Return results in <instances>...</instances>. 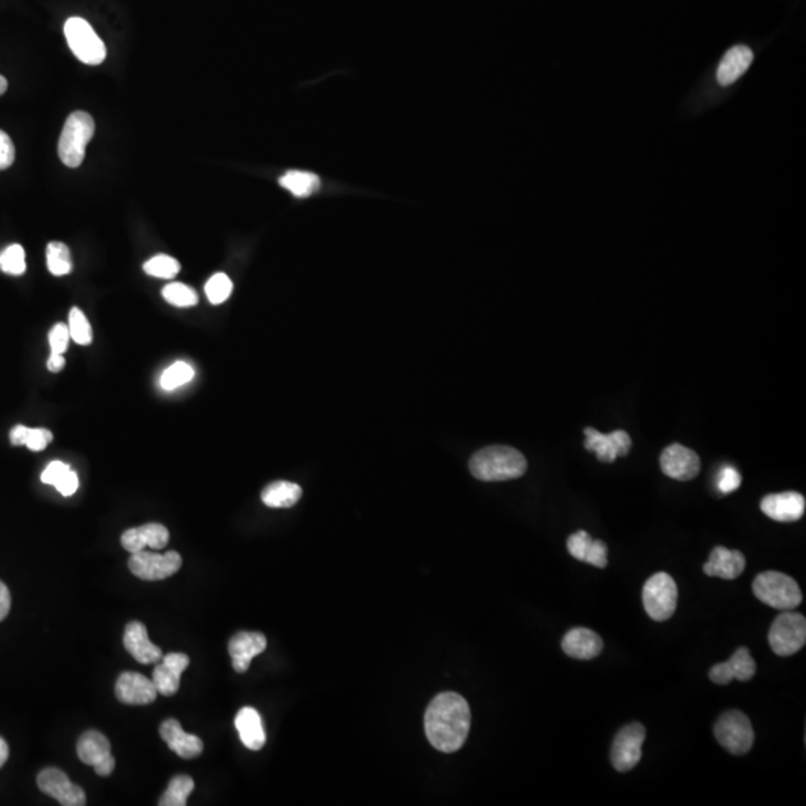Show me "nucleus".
Masks as SVG:
<instances>
[{"label": "nucleus", "instance_id": "1", "mask_svg": "<svg viewBox=\"0 0 806 806\" xmlns=\"http://www.w3.org/2000/svg\"><path fill=\"white\" fill-rule=\"evenodd\" d=\"M469 729V705L454 691L438 694L424 715L428 742L442 752L458 751L468 740Z\"/></svg>", "mask_w": 806, "mask_h": 806}, {"label": "nucleus", "instance_id": "2", "mask_svg": "<svg viewBox=\"0 0 806 806\" xmlns=\"http://www.w3.org/2000/svg\"><path fill=\"white\" fill-rule=\"evenodd\" d=\"M469 469L479 481H509L526 474L528 460L519 449L507 445H493L472 456Z\"/></svg>", "mask_w": 806, "mask_h": 806}, {"label": "nucleus", "instance_id": "3", "mask_svg": "<svg viewBox=\"0 0 806 806\" xmlns=\"http://www.w3.org/2000/svg\"><path fill=\"white\" fill-rule=\"evenodd\" d=\"M752 593L761 602L778 611L796 610L803 600L798 582L777 570H768L757 575L752 581Z\"/></svg>", "mask_w": 806, "mask_h": 806}, {"label": "nucleus", "instance_id": "4", "mask_svg": "<svg viewBox=\"0 0 806 806\" xmlns=\"http://www.w3.org/2000/svg\"><path fill=\"white\" fill-rule=\"evenodd\" d=\"M95 130L96 126L90 114L76 111L69 116L58 139V157L67 167L81 166Z\"/></svg>", "mask_w": 806, "mask_h": 806}, {"label": "nucleus", "instance_id": "5", "mask_svg": "<svg viewBox=\"0 0 806 806\" xmlns=\"http://www.w3.org/2000/svg\"><path fill=\"white\" fill-rule=\"evenodd\" d=\"M715 740L735 756H744L754 745V729L749 717L731 710L721 714L714 726Z\"/></svg>", "mask_w": 806, "mask_h": 806}, {"label": "nucleus", "instance_id": "6", "mask_svg": "<svg viewBox=\"0 0 806 806\" xmlns=\"http://www.w3.org/2000/svg\"><path fill=\"white\" fill-rule=\"evenodd\" d=\"M642 603L645 611L654 621L670 620L678 605V586L675 579L666 572H657L649 578L642 589Z\"/></svg>", "mask_w": 806, "mask_h": 806}, {"label": "nucleus", "instance_id": "7", "mask_svg": "<svg viewBox=\"0 0 806 806\" xmlns=\"http://www.w3.org/2000/svg\"><path fill=\"white\" fill-rule=\"evenodd\" d=\"M769 645L777 656L789 657L805 647L806 620L802 614L784 611L773 620L769 630Z\"/></svg>", "mask_w": 806, "mask_h": 806}, {"label": "nucleus", "instance_id": "8", "mask_svg": "<svg viewBox=\"0 0 806 806\" xmlns=\"http://www.w3.org/2000/svg\"><path fill=\"white\" fill-rule=\"evenodd\" d=\"M65 36L72 53L79 62L97 66L106 58V46L92 25L81 17H71L65 23Z\"/></svg>", "mask_w": 806, "mask_h": 806}, {"label": "nucleus", "instance_id": "9", "mask_svg": "<svg viewBox=\"0 0 806 806\" xmlns=\"http://www.w3.org/2000/svg\"><path fill=\"white\" fill-rule=\"evenodd\" d=\"M181 565L183 559L176 551L157 554L142 549L132 554L129 559V569L132 570V574L144 581H160L172 577L181 569Z\"/></svg>", "mask_w": 806, "mask_h": 806}, {"label": "nucleus", "instance_id": "10", "mask_svg": "<svg viewBox=\"0 0 806 806\" xmlns=\"http://www.w3.org/2000/svg\"><path fill=\"white\" fill-rule=\"evenodd\" d=\"M647 730L640 723H630L620 729L611 749V761L615 771L629 772L636 768L642 757V745Z\"/></svg>", "mask_w": 806, "mask_h": 806}, {"label": "nucleus", "instance_id": "11", "mask_svg": "<svg viewBox=\"0 0 806 806\" xmlns=\"http://www.w3.org/2000/svg\"><path fill=\"white\" fill-rule=\"evenodd\" d=\"M79 761L93 766L100 777H109L116 769V759L111 754L108 738L97 730H88L81 735L76 744Z\"/></svg>", "mask_w": 806, "mask_h": 806}, {"label": "nucleus", "instance_id": "12", "mask_svg": "<svg viewBox=\"0 0 806 806\" xmlns=\"http://www.w3.org/2000/svg\"><path fill=\"white\" fill-rule=\"evenodd\" d=\"M38 787L42 793L55 798L63 806H83L87 802L84 790L71 782L60 769H44L38 775Z\"/></svg>", "mask_w": 806, "mask_h": 806}, {"label": "nucleus", "instance_id": "13", "mask_svg": "<svg viewBox=\"0 0 806 806\" xmlns=\"http://www.w3.org/2000/svg\"><path fill=\"white\" fill-rule=\"evenodd\" d=\"M584 435H586L584 447L589 451H593L596 458L603 463H612L615 458H626L632 448V439L624 430H614L612 433L603 435L596 428H586Z\"/></svg>", "mask_w": 806, "mask_h": 806}, {"label": "nucleus", "instance_id": "14", "mask_svg": "<svg viewBox=\"0 0 806 806\" xmlns=\"http://www.w3.org/2000/svg\"><path fill=\"white\" fill-rule=\"evenodd\" d=\"M661 472L677 479V481H691L700 472V458L693 449L681 444H672L663 449L660 456Z\"/></svg>", "mask_w": 806, "mask_h": 806}, {"label": "nucleus", "instance_id": "15", "mask_svg": "<svg viewBox=\"0 0 806 806\" xmlns=\"http://www.w3.org/2000/svg\"><path fill=\"white\" fill-rule=\"evenodd\" d=\"M756 672V661L752 659L750 650L747 647H741L728 661L710 668V680L717 686H728L731 680L750 681Z\"/></svg>", "mask_w": 806, "mask_h": 806}, {"label": "nucleus", "instance_id": "16", "mask_svg": "<svg viewBox=\"0 0 806 806\" xmlns=\"http://www.w3.org/2000/svg\"><path fill=\"white\" fill-rule=\"evenodd\" d=\"M805 507V498L798 491L765 496L761 502V512L780 523H793L802 519Z\"/></svg>", "mask_w": 806, "mask_h": 806}, {"label": "nucleus", "instance_id": "17", "mask_svg": "<svg viewBox=\"0 0 806 806\" xmlns=\"http://www.w3.org/2000/svg\"><path fill=\"white\" fill-rule=\"evenodd\" d=\"M153 680L137 672L121 673L116 684V696L126 705H148L157 698Z\"/></svg>", "mask_w": 806, "mask_h": 806}, {"label": "nucleus", "instance_id": "18", "mask_svg": "<svg viewBox=\"0 0 806 806\" xmlns=\"http://www.w3.org/2000/svg\"><path fill=\"white\" fill-rule=\"evenodd\" d=\"M190 665L187 654L171 653L162 657V663L154 668L153 682L158 694L174 696L179 690L181 675Z\"/></svg>", "mask_w": 806, "mask_h": 806}, {"label": "nucleus", "instance_id": "19", "mask_svg": "<svg viewBox=\"0 0 806 806\" xmlns=\"http://www.w3.org/2000/svg\"><path fill=\"white\" fill-rule=\"evenodd\" d=\"M267 647V636L260 632H239L229 642L233 670L244 673L250 668L254 657L262 654Z\"/></svg>", "mask_w": 806, "mask_h": 806}, {"label": "nucleus", "instance_id": "20", "mask_svg": "<svg viewBox=\"0 0 806 806\" xmlns=\"http://www.w3.org/2000/svg\"><path fill=\"white\" fill-rule=\"evenodd\" d=\"M123 644L127 653L142 665H150L162 660V650L148 640V632L141 621H132L126 626Z\"/></svg>", "mask_w": 806, "mask_h": 806}, {"label": "nucleus", "instance_id": "21", "mask_svg": "<svg viewBox=\"0 0 806 806\" xmlns=\"http://www.w3.org/2000/svg\"><path fill=\"white\" fill-rule=\"evenodd\" d=\"M169 542V530L158 523L144 524L141 528L127 529L121 535V545L129 553H137L146 547L162 549Z\"/></svg>", "mask_w": 806, "mask_h": 806}, {"label": "nucleus", "instance_id": "22", "mask_svg": "<svg viewBox=\"0 0 806 806\" xmlns=\"http://www.w3.org/2000/svg\"><path fill=\"white\" fill-rule=\"evenodd\" d=\"M158 731L167 747L176 752L181 759L190 761V759L199 757L204 751V742L199 736L190 735L187 731H184L179 721L175 719L163 721Z\"/></svg>", "mask_w": 806, "mask_h": 806}, {"label": "nucleus", "instance_id": "23", "mask_svg": "<svg viewBox=\"0 0 806 806\" xmlns=\"http://www.w3.org/2000/svg\"><path fill=\"white\" fill-rule=\"evenodd\" d=\"M561 649L572 659L591 660L602 653L603 640L590 629L575 628L561 640Z\"/></svg>", "mask_w": 806, "mask_h": 806}, {"label": "nucleus", "instance_id": "24", "mask_svg": "<svg viewBox=\"0 0 806 806\" xmlns=\"http://www.w3.org/2000/svg\"><path fill=\"white\" fill-rule=\"evenodd\" d=\"M744 569V554L738 549H729L726 547H715L710 551L707 563L703 565L705 575L723 578V579H735V578L741 577Z\"/></svg>", "mask_w": 806, "mask_h": 806}, {"label": "nucleus", "instance_id": "25", "mask_svg": "<svg viewBox=\"0 0 806 806\" xmlns=\"http://www.w3.org/2000/svg\"><path fill=\"white\" fill-rule=\"evenodd\" d=\"M237 733L242 744L251 751H258L267 742V733L263 729L262 717L251 707L242 708L235 719Z\"/></svg>", "mask_w": 806, "mask_h": 806}, {"label": "nucleus", "instance_id": "26", "mask_svg": "<svg viewBox=\"0 0 806 806\" xmlns=\"http://www.w3.org/2000/svg\"><path fill=\"white\" fill-rule=\"evenodd\" d=\"M754 60V55L749 46L736 45L724 55L723 60L717 69V81L720 86H730L736 79L744 76L750 65Z\"/></svg>", "mask_w": 806, "mask_h": 806}, {"label": "nucleus", "instance_id": "27", "mask_svg": "<svg viewBox=\"0 0 806 806\" xmlns=\"http://www.w3.org/2000/svg\"><path fill=\"white\" fill-rule=\"evenodd\" d=\"M302 498V489L295 482L275 481L262 491V500L269 508H291Z\"/></svg>", "mask_w": 806, "mask_h": 806}, {"label": "nucleus", "instance_id": "28", "mask_svg": "<svg viewBox=\"0 0 806 806\" xmlns=\"http://www.w3.org/2000/svg\"><path fill=\"white\" fill-rule=\"evenodd\" d=\"M279 186L296 197H307L320 188V178L312 172L290 171L279 178Z\"/></svg>", "mask_w": 806, "mask_h": 806}, {"label": "nucleus", "instance_id": "29", "mask_svg": "<svg viewBox=\"0 0 806 806\" xmlns=\"http://www.w3.org/2000/svg\"><path fill=\"white\" fill-rule=\"evenodd\" d=\"M195 790V781L188 775H176L172 778L166 791L163 794L158 805L160 806H186L187 799Z\"/></svg>", "mask_w": 806, "mask_h": 806}, {"label": "nucleus", "instance_id": "30", "mask_svg": "<svg viewBox=\"0 0 806 806\" xmlns=\"http://www.w3.org/2000/svg\"><path fill=\"white\" fill-rule=\"evenodd\" d=\"M46 267L55 277L71 274V251L63 242H50L46 247Z\"/></svg>", "mask_w": 806, "mask_h": 806}, {"label": "nucleus", "instance_id": "31", "mask_svg": "<svg viewBox=\"0 0 806 806\" xmlns=\"http://www.w3.org/2000/svg\"><path fill=\"white\" fill-rule=\"evenodd\" d=\"M193 378H195V369L192 366L186 362H176L163 372L160 377V386L165 390L171 391L190 383Z\"/></svg>", "mask_w": 806, "mask_h": 806}, {"label": "nucleus", "instance_id": "32", "mask_svg": "<svg viewBox=\"0 0 806 806\" xmlns=\"http://www.w3.org/2000/svg\"><path fill=\"white\" fill-rule=\"evenodd\" d=\"M179 269H181V267H179L178 260L171 257V256H166V254L154 256L153 258H150V260L144 265L146 274L162 279L175 278V277L178 275Z\"/></svg>", "mask_w": 806, "mask_h": 806}, {"label": "nucleus", "instance_id": "33", "mask_svg": "<svg viewBox=\"0 0 806 806\" xmlns=\"http://www.w3.org/2000/svg\"><path fill=\"white\" fill-rule=\"evenodd\" d=\"M162 295L167 304L178 307H195L199 302L197 293L183 283L167 284L166 287L163 288Z\"/></svg>", "mask_w": 806, "mask_h": 806}, {"label": "nucleus", "instance_id": "34", "mask_svg": "<svg viewBox=\"0 0 806 806\" xmlns=\"http://www.w3.org/2000/svg\"><path fill=\"white\" fill-rule=\"evenodd\" d=\"M0 269L5 274L20 277L25 272V253L23 247L13 244L0 253Z\"/></svg>", "mask_w": 806, "mask_h": 806}, {"label": "nucleus", "instance_id": "35", "mask_svg": "<svg viewBox=\"0 0 806 806\" xmlns=\"http://www.w3.org/2000/svg\"><path fill=\"white\" fill-rule=\"evenodd\" d=\"M69 333L71 338L79 346H88L93 341L92 325L88 323L87 317L79 307H72L69 314Z\"/></svg>", "mask_w": 806, "mask_h": 806}, {"label": "nucleus", "instance_id": "36", "mask_svg": "<svg viewBox=\"0 0 806 806\" xmlns=\"http://www.w3.org/2000/svg\"><path fill=\"white\" fill-rule=\"evenodd\" d=\"M233 284L226 274L212 275L205 286V293L212 305H220L229 299L232 295Z\"/></svg>", "mask_w": 806, "mask_h": 806}, {"label": "nucleus", "instance_id": "37", "mask_svg": "<svg viewBox=\"0 0 806 806\" xmlns=\"http://www.w3.org/2000/svg\"><path fill=\"white\" fill-rule=\"evenodd\" d=\"M591 544H593V538L590 537V533H587L586 530H578L568 538V551L577 560L586 563Z\"/></svg>", "mask_w": 806, "mask_h": 806}, {"label": "nucleus", "instance_id": "38", "mask_svg": "<svg viewBox=\"0 0 806 806\" xmlns=\"http://www.w3.org/2000/svg\"><path fill=\"white\" fill-rule=\"evenodd\" d=\"M741 484H742V477L733 466H724L723 469L720 470L717 487L724 495L738 490Z\"/></svg>", "mask_w": 806, "mask_h": 806}, {"label": "nucleus", "instance_id": "39", "mask_svg": "<svg viewBox=\"0 0 806 806\" xmlns=\"http://www.w3.org/2000/svg\"><path fill=\"white\" fill-rule=\"evenodd\" d=\"M48 339H50L51 353H66L67 348H69V339H71L69 327L66 325H63V323H58V325L51 328Z\"/></svg>", "mask_w": 806, "mask_h": 806}, {"label": "nucleus", "instance_id": "40", "mask_svg": "<svg viewBox=\"0 0 806 806\" xmlns=\"http://www.w3.org/2000/svg\"><path fill=\"white\" fill-rule=\"evenodd\" d=\"M51 441L53 433L48 428H30L25 445L32 451H42Z\"/></svg>", "mask_w": 806, "mask_h": 806}, {"label": "nucleus", "instance_id": "41", "mask_svg": "<svg viewBox=\"0 0 806 806\" xmlns=\"http://www.w3.org/2000/svg\"><path fill=\"white\" fill-rule=\"evenodd\" d=\"M586 563L596 566V568H607L608 565V547L603 540L593 539L590 551L587 556Z\"/></svg>", "mask_w": 806, "mask_h": 806}, {"label": "nucleus", "instance_id": "42", "mask_svg": "<svg viewBox=\"0 0 806 806\" xmlns=\"http://www.w3.org/2000/svg\"><path fill=\"white\" fill-rule=\"evenodd\" d=\"M15 160V146L8 135L0 130V171L8 169Z\"/></svg>", "mask_w": 806, "mask_h": 806}, {"label": "nucleus", "instance_id": "43", "mask_svg": "<svg viewBox=\"0 0 806 806\" xmlns=\"http://www.w3.org/2000/svg\"><path fill=\"white\" fill-rule=\"evenodd\" d=\"M69 469L71 468L63 461H51L50 465L46 466L45 470L42 472L41 481L48 486H55Z\"/></svg>", "mask_w": 806, "mask_h": 806}, {"label": "nucleus", "instance_id": "44", "mask_svg": "<svg viewBox=\"0 0 806 806\" xmlns=\"http://www.w3.org/2000/svg\"><path fill=\"white\" fill-rule=\"evenodd\" d=\"M55 487L57 489L60 495L72 496L76 490H78V475H76L74 470L69 469L66 474L63 475L62 479H60Z\"/></svg>", "mask_w": 806, "mask_h": 806}, {"label": "nucleus", "instance_id": "45", "mask_svg": "<svg viewBox=\"0 0 806 806\" xmlns=\"http://www.w3.org/2000/svg\"><path fill=\"white\" fill-rule=\"evenodd\" d=\"M30 428L27 426H23V424H17V426H14L13 430L9 432V441L11 444L15 445V447H21V445L25 444V438H27V433H29Z\"/></svg>", "mask_w": 806, "mask_h": 806}, {"label": "nucleus", "instance_id": "46", "mask_svg": "<svg viewBox=\"0 0 806 806\" xmlns=\"http://www.w3.org/2000/svg\"><path fill=\"white\" fill-rule=\"evenodd\" d=\"M9 610H11V595L8 587L0 581V621L9 614Z\"/></svg>", "mask_w": 806, "mask_h": 806}, {"label": "nucleus", "instance_id": "47", "mask_svg": "<svg viewBox=\"0 0 806 806\" xmlns=\"http://www.w3.org/2000/svg\"><path fill=\"white\" fill-rule=\"evenodd\" d=\"M46 366H48V370L50 372H60V370L65 368V358H63V354H55L51 353L50 358H48V362H46Z\"/></svg>", "mask_w": 806, "mask_h": 806}, {"label": "nucleus", "instance_id": "48", "mask_svg": "<svg viewBox=\"0 0 806 806\" xmlns=\"http://www.w3.org/2000/svg\"><path fill=\"white\" fill-rule=\"evenodd\" d=\"M9 757V749L8 744H6V741L4 738H0V768L6 763Z\"/></svg>", "mask_w": 806, "mask_h": 806}, {"label": "nucleus", "instance_id": "49", "mask_svg": "<svg viewBox=\"0 0 806 806\" xmlns=\"http://www.w3.org/2000/svg\"><path fill=\"white\" fill-rule=\"evenodd\" d=\"M6 90H8V81H6V78H5V76H0V96H2V95H5V92H6Z\"/></svg>", "mask_w": 806, "mask_h": 806}]
</instances>
